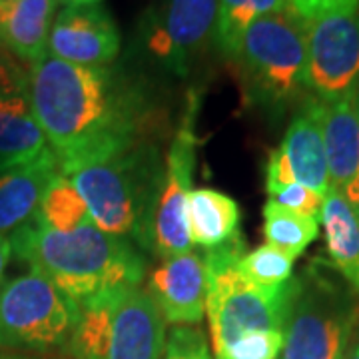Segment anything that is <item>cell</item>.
<instances>
[{
	"mask_svg": "<svg viewBox=\"0 0 359 359\" xmlns=\"http://www.w3.org/2000/svg\"><path fill=\"white\" fill-rule=\"evenodd\" d=\"M240 205L214 188H196L188 198V222L194 245L218 248L240 233Z\"/></svg>",
	"mask_w": 359,
	"mask_h": 359,
	"instance_id": "cell-20",
	"label": "cell"
},
{
	"mask_svg": "<svg viewBox=\"0 0 359 359\" xmlns=\"http://www.w3.org/2000/svg\"><path fill=\"white\" fill-rule=\"evenodd\" d=\"M60 172L52 150L25 166L0 174V236L18 230L39 212L46 188Z\"/></svg>",
	"mask_w": 359,
	"mask_h": 359,
	"instance_id": "cell-17",
	"label": "cell"
},
{
	"mask_svg": "<svg viewBox=\"0 0 359 359\" xmlns=\"http://www.w3.org/2000/svg\"><path fill=\"white\" fill-rule=\"evenodd\" d=\"M166 320L150 292L122 285L78 304L68 349L74 359H162Z\"/></svg>",
	"mask_w": 359,
	"mask_h": 359,
	"instance_id": "cell-5",
	"label": "cell"
},
{
	"mask_svg": "<svg viewBox=\"0 0 359 359\" xmlns=\"http://www.w3.org/2000/svg\"><path fill=\"white\" fill-rule=\"evenodd\" d=\"M148 292L166 323L196 325L205 311V269L198 254L166 257L150 273Z\"/></svg>",
	"mask_w": 359,
	"mask_h": 359,
	"instance_id": "cell-13",
	"label": "cell"
},
{
	"mask_svg": "<svg viewBox=\"0 0 359 359\" xmlns=\"http://www.w3.org/2000/svg\"><path fill=\"white\" fill-rule=\"evenodd\" d=\"M245 254L242 231L218 248L205 250V313L214 353L252 332H283L299 290V278L280 287H257L240 276Z\"/></svg>",
	"mask_w": 359,
	"mask_h": 359,
	"instance_id": "cell-4",
	"label": "cell"
},
{
	"mask_svg": "<svg viewBox=\"0 0 359 359\" xmlns=\"http://www.w3.org/2000/svg\"><path fill=\"white\" fill-rule=\"evenodd\" d=\"M320 233V219L295 214L268 200L264 205V236L266 242L290 257L302 256Z\"/></svg>",
	"mask_w": 359,
	"mask_h": 359,
	"instance_id": "cell-22",
	"label": "cell"
},
{
	"mask_svg": "<svg viewBox=\"0 0 359 359\" xmlns=\"http://www.w3.org/2000/svg\"><path fill=\"white\" fill-rule=\"evenodd\" d=\"M8 2H14V0H0V6H2V4H8Z\"/></svg>",
	"mask_w": 359,
	"mask_h": 359,
	"instance_id": "cell-33",
	"label": "cell"
},
{
	"mask_svg": "<svg viewBox=\"0 0 359 359\" xmlns=\"http://www.w3.org/2000/svg\"><path fill=\"white\" fill-rule=\"evenodd\" d=\"M344 196H346L349 204L359 208V174L355 176V178L351 180L349 184H347L346 190H344Z\"/></svg>",
	"mask_w": 359,
	"mask_h": 359,
	"instance_id": "cell-30",
	"label": "cell"
},
{
	"mask_svg": "<svg viewBox=\"0 0 359 359\" xmlns=\"http://www.w3.org/2000/svg\"><path fill=\"white\" fill-rule=\"evenodd\" d=\"M282 347L283 332H252L219 349L216 359H276Z\"/></svg>",
	"mask_w": 359,
	"mask_h": 359,
	"instance_id": "cell-25",
	"label": "cell"
},
{
	"mask_svg": "<svg viewBox=\"0 0 359 359\" xmlns=\"http://www.w3.org/2000/svg\"><path fill=\"white\" fill-rule=\"evenodd\" d=\"M285 166L290 168L295 184H302L313 192H330V172L325 146L321 136L320 100L311 98L292 118L282 144L276 148Z\"/></svg>",
	"mask_w": 359,
	"mask_h": 359,
	"instance_id": "cell-14",
	"label": "cell"
},
{
	"mask_svg": "<svg viewBox=\"0 0 359 359\" xmlns=\"http://www.w3.org/2000/svg\"><path fill=\"white\" fill-rule=\"evenodd\" d=\"M88 208L96 228L152 252V226L164 160L152 136L60 166Z\"/></svg>",
	"mask_w": 359,
	"mask_h": 359,
	"instance_id": "cell-2",
	"label": "cell"
},
{
	"mask_svg": "<svg viewBox=\"0 0 359 359\" xmlns=\"http://www.w3.org/2000/svg\"><path fill=\"white\" fill-rule=\"evenodd\" d=\"M13 252L30 269L48 278L76 304L92 295L140 285L146 262L130 240L106 233L88 222L76 230L48 228L39 212L13 231Z\"/></svg>",
	"mask_w": 359,
	"mask_h": 359,
	"instance_id": "cell-3",
	"label": "cell"
},
{
	"mask_svg": "<svg viewBox=\"0 0 359 359\" xmlns=\"http://www.w3.org/2000/svg\"><path fill=\"white\" fill-rule=\"evenodd\" d=\"M28 98L58 166L152 136L154 108L134 82L46 54L32 65Z\"/></svg>",
	"mask_w": 359,
	"mask_h": 359,
	"instance_id": "cell-1",
	"label": "cell"
},
{
	"mask_svg": "<svg viewBox=\"0 0 359 359\" xmlns=\"http://www.w3.org/2000/svg\"><path fill=\"white\" fill-rule=\"evenodd\" d=\"M78 304L30 269L0 290V347L44 351L68 346Z\"/></svg>",
	"mask_w": 359,
	"mask_h": 359,
	"instance_id": "cell-7",
	"label": "cell"
},
{
	"mask_svg": "<svg viewBox=\"0 0 359 359\" xmlns=\"http://www.w3.org/2000/svg\"><path fill=\"white\" fill-rule=\"evenodd\" d=\"M162 359H214L204 334L196 325H174L166 334Z\"/></svg>",
	"mask_w": 359,
	"mask_h": 359,
	"instance_id": "cell-26",
	"label": "cell"
},
{
	"mask_svg": "<svg viewBox=\"0 0 359 359\" xmlns=\"http://www.w3.org/2000/svg\"><path fill=\"white\" fill-rule=\"evenodd\" d=\"M196 114L198 98L192 94L164 158V178L152 226V250L162 259L190 254L194 248L188 222V198L194 190L198 150Z\"/></svg>",
	"mask_w": 359,
	"mask_h": 359,
	"instance_id": "cell-9",
	"label": "cell"
},
{
	"mask_svg": "<svg viewBox=\"0 0 359 359\" xmlns=\"http://www.w3.org/2000/svg\"><path fill=\"white\" fill-rule=\"evenodd\" d=\"M292 8L290 0H218V20L214 40L219 52L236 60L245 30L254 20L266 14L283 13Z\"/></svg>",
	"mask_w": 359,
	"mask_h": 359,
	"instance_id": "cell-21",
	"label": "cell"
},
{
	"mask_svg": "<svg viewBox=\"0 0 359 359\" xmlns=\"http://www.w3.org/2000/svg\"><path fill=\"white\" fill-rule=\"evenodd\" d=\"M358 308L321 278L299 280L283 330L282 359H346Z\"/></svg>",
	"mask_w": 359,
	"mask_h": 359,
	"instance_id": "cell-8",
	"label": "cell"
},
{
	"mask_svg": "<svg viewBox=\"0 0 359 359\" xmlns=\"http://www.w3.org/2000/svg\"><path fill=\"white\" fill-rule=\"evenodd\" d=\"M346 359H359V339L355 341V346L351 347V351H349V355Z\"/></svg>",
	"mask_w": 359,
	"mask_h": 359,
	"instance_id": "cell-32",
	"label": "cell"
},
{
	"mask_svg": "<svg viewBox=\"0 0 359 359\" xmlns=\"http://www.w3.org/2000/svg\"><path fill=\"white\" fill-rule=\"evenodd\" d=\"M39 216L48 228L58 231L76 230L80 226L92 222L84 200L80 198L76 188L70 184V180L65 178L60 172L44 192Z\"/></svg>",
	"mask_w": 359,
	"mask_h": 359,
	"instance_id": "cell-23",
	"label": "cell"
},
{
	"mask_svg": "<svg viewBox=\"0 0 359 359\" xmlns=\"http://www.w3.org/2000/svg\"><path fill=\"white\" fill-rule=\"evenodd\" d=\"M233 62L250 102L282 106L308 88V22L294 8L259 16Z\"/></svg>",
	"mask_w": 359,
	"mask_h": 359,
	"instance_id": "cell-6",
	"label": "cell"
},
{
	"mask_svg": "<svg viewBox=\"0 0 359 359\" xmlns=\"http://www.w3.org/2000/svg\"><path fill=\"white\" fill-rule=\"evenodd\" d=\"M292 8L306 22H313L332 14L358 13L359 0H290Z\"/></svg>",
	"mask_w": 359,
	"mask_h": 359,
	"instance_id": "cell-28",
	"label": "cell"
},
{
	"mask_svg": "<svg viewBox=\"0 0 359 359\" xmlns=\"http://www.w3.org/2000/svg\"><path fill=\"white\" fill-rule=\"evenodd\" d=\"M218 0H166L150 30V50L170 72L188 76L192 60L216 32Z\"/></svg>",
	"mask_w": 359,
	"mask_h": 359,
	"instance_id": "cell-11",
	"label": "cell"
},
{
	"mask_svg": "<svg viewBox=\"0 0 359 359\" xmlns=\"http://www.w3.org/2000/svg\"><path fill=\"white\" fill-rule=\"evenodd\" d=\"M325 230L330 262L351 290L359 292V210L347 202L344 192L330 188L320 216Z\"/></svg>",
	"mask_w": 359,
	"mask_h": 359,
	"instance_id": "cell-19",
	"label": "cell"
},
{
	"mask_svg": "<svg viewBox=\"0 0 359 359\" xmlns=\"http://www.w3.org/2000/svg\"><path fill=\"white\" fill-rule=\"evenodd\" d=\"M320 124L330 186L344 192L359 174V96H347L335 102L320 100Z\"/></svg>",
	"mask_w": 359,
	"mask_h": 359,
	"instance_id": "cell-16",
	"label": "cell"
},
{
	"mask_svg": "<svg viewBox=\"0 0 359 359\" xmlns=\"http://www.w3.org/2000/svg\"><path fill=\"white\" fill-rule=\"evenodd\" d=\"M50 150L22 86L0 88V174L34 162Z\"/></svg>",
	"mask_w": 359,
	"mask_h": 359,
	"instance_id": "cell-15",
	"label": "cell"
},
{
	"mask_svg": "<svg viewBox=\"0 0 359 359\" xmlns=\"http://www.w3.org/2000/svg\"><path fill=\"white\" fill-rule=\"evenodd\" d=\"M48 52L70 65L104 68L120 52V30L98 4L66 6L52 22Z\"/></svg>",
	"mask_w": 359,
	"mask_h": 359,
	"instance_id": "cell-12",
	"label": "cell"
},
{
	"mask_svg": "<svg viewBox=\"0 0 359 359\" xmlns=\"http://www.w3.org/2000/svg\"><path fill=\"white\" fill-rule=\"evenodd\" d=\"M358 210H359V208H358Z\"/></svg>",
	"mask_w": 359,
	"mask_h": 359,
	"instance_id": "cell-35",
	"label": "cell"
},
{
	"mask_svg": "<svg viewBox=\"0 0 359 359\" xmlns=\"http://www.w3.org/2000/svg\"><path fill=\"white\" fill-rule=\"evenodd\" d=\"M269 200L283 205V208H287V210H292L295 214L320 219L325 196L313 192V190H309V188L302 186V184H290V186L278 190L276 194H271Z\"/></svg>",
	"mask_w": 359,
	"mask_h": 359,
	"instance_id": "cell-27",
	"label": "cell"
},
{
	"mask_svg": "<svg viewBox=\"0 0 359 359\" xmlns=\"http://www.w3.org/2000/svg\"><path fill=\"white\" fill-rule=\"evenodd\" d=\"M306 86L321 102L359 92V13L308 22Z\"/></svg>",
	"mask_w": 359,
	"mask_h": 359,
	"instance_id": "cell-10",
	"label": "cell"
},
{
	"mask_svg": "<svg viewBox=\"0 0 359 359\" xmlns=\"http://www.w3.org/2000/svg\"><path fill=\"white\" fill-rule=\"evenodd\" d=\"M56 0H14L0 6V44L28 65L48 54Z\"/></svg>",
	"mask_w": 359,
	"mask_h": 359,
	"instance_id": "cell-18",
	"label": "cell"
},
{
	"mask_svg": "<svg viewBox=\"0 0 359 359\" xmlns=\"http://www.w3.org/2000/svg\"><path fill=\"white\" fill-rule=\"evenodd\" d=\"M56 2H62L66 6H92L98 4L100 0H56Z\"/></svg>",
	"mask_w": 359,
	"mask_h": 359,
	"instance_id": "cell-31",
	"label": "cell"
},
{
	"mask_svg": "<svg viewBox=\"0 0 359 359\" xmlns=\"http://www.w3.org/2000/svg\"><path fill=\"white\" fill-rule=\"evenodd\" d=\"M238 271L257 287H280L292 280L294 257L273 245L264 244L252 252H245L238 262Z\"/></svg>",
	"mask_w": 359,
	"mask_h": 359,
	"instance_id": "cell-24",
	"label": "cell"
},
{
	"mask_svg": "<svg viewBox=\"0 0 359 359\" xmlns=\"http://www.w3.org/2000/svg\"><path fill=\"white\" fill-rule=\"evenodd\" d=\"M358 96H359V92H358Z\"/></svg>",
	"mask_w": 359,
	"mask_h": 359,
	"instance_id": "cell-34",
	"label": "cell"
},
{
	"mask_svg": "<svg viewBox=\"0 0 359 359\" xmlns=\"http://www.w3.org/2000/svg\"><path fill=\"white\" fill-rule=\"evenodd\" d=\"M13 254V244L8 236H0V285H2V278H4V269L8 266V259Z\"/></svg>",
	"mask_w": 359,
	"mask_h": 359,
	"instance_id": "cell-29",
	"label": "cell"
}]
</instances>
